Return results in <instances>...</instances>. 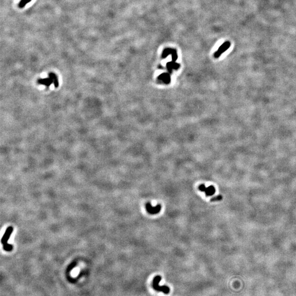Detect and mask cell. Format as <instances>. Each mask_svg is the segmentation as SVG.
<instances>
[{
  "instance_id": "obj_1",
  "label": "cell",
  "mask_w": 296,
  "mask_h": 296,
  "mask_svg": "<svg viewBox=\"0 0 296 296\" xmlns=\"http://www.w3.org/2000/svg\"><path fill=\"white\" fill-rule=\"evenodd\" d=\"M160 280H161V277L160 276H156L155 277V279H154L153 281V287L157 291H162L165 293H168L169 292V288L167 286H160L159 283L160 281Z\"/></svg>"
},
{
  "instance_id": "obj_2",
  "label": "cell",
  "mask_w": 296,
  "mask_h": 296,
  "mask_svg": "<svg viewBox=\"0 0 296 296\" xmlns=\"http://www.w3.org/2000/svg\"><path fill=\"white\" fill-rule=\"evenodd\" d=\"M230 45H231V44L229 41L225 42L224 44H223L220 46L219 48L217 50V51L215 52V53L214 54V57L215 58H218L219 57L220 55L224 53V52H226L227 49L229 48V47H230Z\"/></svg>"
},
{
  "instance_id": "obj_3",
  "label": "cell",
  "mask_w": 296,
  "mask_h": 296,
  "mask_svg": "<svg viewBox=\"0 0 296 296\" xmlns=\"http://www.w3.org/2000/svg\"><path fill=\"white\" fill-rule=\"evenodd\" d=\"M199 189L201 192H204L206 196H211L213 195L215 193V189L213 186L206 187L204 184H201L199 187Z\"/></svg>"
},
{
  "instance_id": "obj_4",
  "label": "cell",
  "mask_w": 296,
  "mask_h": 296,
  "mask_svg": "<svg viewBox=\"0 0 296 296\" xmlns=\"http://www.w3.org/2000/svg\"><path fill=\"white\" fill-rule=\"evenodd\" d=\"M145 207L147 212L151 214L159 213L161 209V206L160 205H157L155 207H153L150 202H147L146 203Z\"/></svg>"
},
{
  "instance_id": "obj_5",
  "label": "cell",
  "mask_w": 296,
  "mask_h": 296,
  "mask_svg": "<svg viewBox=\"0 0 296 296\" xmlns=\"http://www.w3.org/2000/svg\"><path fill=\"white\" fill-rule=\"evenodd\" d=\"M13 231V228L12 227H9L6 230V232L1 239V243L3 245L7 244L8 240L10 239L11 234Z\"/></svg>"
},
{
  "instance_id": "obj_6",
  "label": "cell",
  "mask_w": 296,
  "mask_h": 296,
  "mask_svg": "<svg viewBox=\"0 0 296 296\" xmlns=\"http://www.w3.org/2000/svg\"><path fill=\"white\" fill-rule=\"evenodd\" d=\"M50 78L49 79H46L45 80H40L39 82L41 83L42 84H44L45 85L47 86H49L51 84V83L53 82H54V84H55V86H58V80H53L54 78V74H51L50 75Z\"/></svg>"
},
{
  "instance_id": "obj_7",
  "label": "cell",
  "mask_w": 296,
  "mask_h": 296,
  "mask_svg": "<svg viewBox=\"0 0 296 296\" xmlns=\"http://www.w3.org/2000/svg\"><path fill=\"white\" fill-rule=\"evenodd\" d=\"M176 51L175 49H172L170 48H166L163 51V53L162 54V57L163 58H165L167 57L168 55L169 54H172L174 53V52Z\"/></svg>"
},
{
  "instance_id": "obj_8",
  "label": "cell",
  "mask_w": 296,
  "mask_h": 296,
  "mask_svg": "<svg viewBox=\"0 0 296 296\" xmlns=\"http://www.w3.org/2000/svg\"><path fill=\"white\" fill-rule=\"evenodd\" d=\"M167 67L169 71H171L172 69H177L179 67V65L175 63V61H172L171 62H169L167 64Z\"/></svg>"
},
{
  "instance_id": "obj_9",
  "label": "cell",
  "mask_w": 296,
  "mask_h": 296,
  "mask_svg": "<svg viewBox=\"0 0 296 296\" xmlns=\"http://www.w3.org/2000/svg\"><path fill=\"white\" fill-rule=\"evenodd\" d=\"M159 79L161 80L162 81L166 83V84H168V83L170 82V76H169L168 73L161 74L159 76Z\"/></svg>"
},
{
  "instance_id": "obj_10",
  "label": "cell",
  "mask_w": 296,
  "mask_h": 296,
  "mask_svg": "<svg viewBox=\"0 0 296 296\" xmlns=\"http://www.w3.org/2000/svg\"><path fill=\"white\" fill-rule=\"evenodd\" d=\"M4 246V249H5V251H11L12 250V249H13V246L12 245L10 244H8V243H7V244H5V245H3Z\"/></svg>"
},
{
  "instance_id": "obj_11",
  "label": "cell",
  "mask_w": 296,
  "mask_h": 296,
  "mask_svg": "<svg viewBox=\"0 0 296 296\" xmlns=\"http://www.w3.org/2000/svg\"><path fill=\"white\" fill-rule=\"evenodd\" d=\"M222 199H223V197H222L221 195H218V196L212 197V198L211 199V202H215V201H220V200H222Z\"/></svg>"
},
{
  "instance_id": "obj_12",
  "label": "cell",
  "mask_w": 296,
  "mask_h": 296,
  "mask_svg": "<svg viewBox=\"0 0 296 296\" xmlns=\"http://www.w3.org/2000/svg\"><path fill=\"white\" fill-rule=\"evenodd\" d=\"M26 1V0H21L20 2L19 3V4H18V6H19V7L21 8V7H22V6L24 4V3Z\"/></svg>"
}]
</instances>
